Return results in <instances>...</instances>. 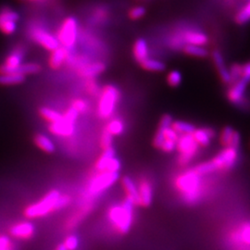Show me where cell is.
Wrapping results in <instances>:
<instances>
[{
  "label": "cell",
  "instance_id": "cell-28",
  "mask_svg": "<svg viewBox=\"0 0 250 250\" xmlns=\"http://www.w3.org/2000/svg\"><path fill=\"white\" fill-rule=\"evenodd\" d=\"M170 127L178 134H192L196 130V128L193 125L180 121L172 122Z\"/></svg>",
  "mask_w": 250,
  "mask_h": 250
},
{
  "label": "cell",
  "instance_id": "cell-21",
  "mask_svg": "<svg viewBox=\"0 0 250 250\" xmlns=\"http://www.w3.org/2000/svg\"><path fill=\"white\" fill-rule=\"evenodd\" d=\"M24 81H25V76L17 72L0 74L1 85H15V84L22 83Z\"/></svg>",
  "mask_w": 250,
  "mask_h": 250
},
{
  "label": "cell",
  "instance_id": "cell-31",
  "mask_svg": "<svg viewBox=\"0 0 250 250\" xmlns=\"http://www.w3.org/2000/svg\"><path fill=\"white\" fill-rule=\"evenodd\" d=\"M185 51L188 55L199 57V58H204L208 55V52L205 48L200 45H187L185 47Z\"/></svg>",
  "mask_w": 250,
  "mask_h": 250
},
{
  "label": "cell",
  "instance_id": "cell-35",
  "mask_svg": "<svg viewBox=\"0 0 250 250\" xmlns=\"http://www.w3.org/2000/svg\"><path fill=\"white\" fill-rule=\"evenodd\" d=\"M112 142H113V136L105 130L101 136V147L104 150L107 149V148L111 147Z\"/></svg>",
  "mask_w": 250,
  "mask_h": 250
},
{
  "label": "cell",
  "instance_id": "cell-18",
  "mask_svg": "<svg viewBox=\"0 0 250 250\" xmlns=\"http://www.w3.org/2000/svg\"><path fill=\"white\" fill-rule=\"evenodd\" d=\"M247 83H248L246 81L241 79L232 86L228 94V98L230 99V101H232V103L241 102L245 95V91L247 88Z\"/></svg>",
  "mask_w": 250,
  "mask_h": 250
},
{
  "label": "cell",
  "instance_id": "cell-46",
  "mask_svg": "<svg viewBox=\"0 0 250 250\" xmlns=\"http://www.w3.org/2000/svg\"><path fill=\"white\" fill-rule=\"evenodd\" d=\"M146 13V9L143 7H136L131 10L130 17L132 19H139L143 17Z\"/></svg>",
  "mask_w": 250,
  "mask_h": 250
},
{
  "label": "cell",
  "instance_id": "cell-30",
  "mask_svg": "<svg viewBox=\"0 0 250 250\" xmlns=\"http://www.w3.org/2000/svg\"><path fill=\"white\" fill-rule=\"evenodd\" d=\"M143 66L144 69L151 72H162L165 70V64L161 62L160 61L157 60H152V59H146L141 63Z\"/></svg>",
  "mask_w": 250,
  "mask_h": 250
},
{
  "label": "cell",
  "instance_id": "cell-13",
  "mask_svg": "<svg viewBox=\"0 0 250 250\" xmlns=\"http://www.w3.org/2000/svg\"><path fill=\"white\" fill-rule=\"evenodd\" d=\"M138 188V194L140 199V205L148 207L152 203L153 199V189L151 184L147 180L140 182Z\"/></svg>",
  "mask_w": 250,
  "mask_h": 250
},
{
  "label": "cell",
  "instance_id": "cell-50",
  "mask_svg": "<svg viewBox=\"0 0 250 250\" xmlns=\"http://www.w3.org/2000/svg\"><path fill=\"white\" fill-rule=\"evenodd\" d=\"M66 250V249H65V248H64V247H63V245H61V246H59V247H58V249H57V250Z\"/></svg>",
  "mask_w": 250,
  "mask_h": 250
},
{
  "label": "cell",
  "instance_id": "cell-1",
  "mask_svg": "<svg viewBox=\"0 0 250 250\" xmlns=\"http://www.w3.org/2000/svg\"><path fill=\"white\" fill-rule=\"evenodd\" d=\"M134 206L126 197L122 205L112 206L108 209V220L118 232L126 233L130 231L134 222Z\"/></svg>",
  "mask_w": 250,
  "mask_h": 250
},
{
  "label": "cell",
  "instance_id": "cell-10",
  "mask_svg": "<svg viewBox=\"0 0 250 250\" xmlns=\"http://www.w3.org/2000/svg\"><path fill=\"white\" fill-rule=\"evenodd\" d=\"M32 37L39 45L44 46L45 49L53 51L60 46L57 37L48 34L44 29L36 28L32 32Z\"/></svg>",
  "mask_w": 250,
  "mask_h": 250
},
{
  "label": "cell",
  "instance_id": "cell-32",
  "mask_svg": "<svg viewBox=\"0 0 250 250\" xmlns=\"http://www.w3.org/2000/svg\"><path fill=\"white\" fill-rule=\"evenodd\" d=\"M234 134V131L231 127H226L224 128L223 133H222V136H221V143L227 146H231L232 145V137Z\"/></svg>",
  "mask_w": 250,
  "mask_h": 250
},
{
  "label": "cell",
  "instance_id": "cell-25",
  "mask_svg": "<svg viewBox=\"0 0 250 250\" xmlns=\"http://www.w3.org/2000/svg\"><path fill=\"white\" fill-rule=\"evenodd\" d=\"M19 19L20 16L18 13L9 7H3L0 9V25L8 21L17 22Z\"/></svg>",
  "mask_w": 250,
  "mask_h": 250
},
{
  "label": "cell",
  "instance_id": "cell-47",
  "mask_svg": "<svg viewBox=\"0 0 250 250\" xmlns=\"http://www.w3.org/2000/svg\"><path fill=\"white\" fill-rule=\"evenodd\" d=\"M172 118L170 115H164L161 118V124H160V128L161 130H165L166 128H169L172 124Z\"/></svg>",
  "mask_w": 250,
  "mask_h": 250
},
{
  "label": "cell",
  "instance_id": "cell-6",
  "mask_svg": "<svg viewBox=\"0 0 250 250\" xmlns=\"http://www.w3.org/2000/svg\"><path fill=\"white\" fill-rule=\"evenodd\" d=\"M77 21L75 19L70 17L63 21L62 25L59 31L57 39L59 43L62 45L63 47H65L66 49H70L75 45L77 39Z\"/></svg>",
  "mask_w": 250,
  "mask_h": 250
},
{
  "label": "cell",
  "instance_id": "cell-51",
  "mask_svg": "<svg viewBox=\"0 0 250 250\" xmlns=\"http://www.w3.org/2000/svg\"><path fill=\"white\" fill-rule=\"evenodd\" d=\"M29 1H32V2H38V1H43V0H29Z\"/></svg>",
  "mask_w": 250,
  "mask_h": 250
},
{
  "label": "cell",
  "instance_id": "cell-33",
  "mask_svg": "<svg viewBox=\"0 0 250 250\" xmlns=\"http://www.w3.org/2000/svg\"><path fill=\"white\" fill-rule=\"evenodd\" d=\"M79 246V239L75 235H69L63 243V247L67 250H75Z\"/></svg>",
  "mask_w": 250,
  "mask_h": 250
},
{
  "label": "cell",
  "instance_id": "cell-12",
  "mask_svg": "<svg viewBox=\"0 0 250 250\" xmlns=\"http://www.w3.org/2000/svg\"><path fill=\"white\" fill-rule=\"evenodd\" d=\"M49 130L52 134L57 136L71 137L75 132V127H74V124L69 123L62 119V121H60L58 123L50 124Z\"/></svg>",
  "mask_w": 250,
  "mask_h": 250
},
{
  "label": "cell",
  "instance_id": "cell-9",
  "mask_svg": "<svg viewBox=\"0 0 250 250\" xmlns=\"http://www.w3.org/2000/svg\"><path fill=\"white\" fill-rule=\"evenodd\" d=\"M24 56V49L21 46L16 47L12 52L7 57L4 64L0 66V74L3 73H12L18 68L21 64H22V59Z\"/></svg>",
  "mask_w": 250,
  "mask_h": 250
},
{
  "label": "cell",
  "instance_id": "cell-27",
  "mask_svg": "<svg viewBox=\"0 0 250 250\" xmlns=\"http://www.w3.org/2000/svg\"><path fill=\"white\" fill-rule=\"evenodd\" d=\"M106 131L111 134L112 136L120 135V134H123L125 131V124L120 119L111 120L107 124Z\"/></svg>",
  "mask_w": 250,
  "mask_h": 250
},
{
  "label": "cell",
  "instance_id": "cell-44",
  "mask_svg": "<svg viewBox=\"0 0 250 250\" xmlns=\"http://www.w3.org/2000/svg\"><path fill=\"white\" fill-rule=\"evenodd\" d=\"M161 148L163 151L168 152V153L173 152L176 148V142L170 141V140H164V142L161 145Z\"/></svg>",
  "mask_w": 250,
  "mask_h": 250
},
{
  "label": "cell",
  "instance_id": "cell-3",
  "mask_svg": "<svg viewBox=\"0 0 250 250\" xmlns=\"http://www.w3.org/2000/svg\"><path fill=\"white\" fill-rule=\"evenodd\" d=\"M61 194L57 190H52L45 195L44 198L39 200L33 205L27 207L24 210V214L29 219L40 218L50 213L55 210L56 202Z\"/></svg>",
  "mask_w": 250,
  "mask_h": 250
},
{
  "label": "cell",
  "instance_id": "cell-11",
  "mask_svg": "<svg viewBox=\"0 0 250 250\" xmlns=\"http://www.w3.org/2000/svg\"><path fill=\"white\" fill-rule=\"evenodd\" d=\"M35 225L30 222H21L14 224L9 232L10 234L19 239H29L35 234Z\"/></svg>",
  "mask_w": 250,
  "mask_h": 250
},
{
  "label": "cell",
  "instance_id": "cell-4",
  "mask_svg": "<svg viewBox=\"0 0 250 250\" xmlns=\"http://www.w3.org/2000/svg\"><path fill=\"white\" fill-rule=\"evenodd\" d=\"M120 99V92L113 85H107L105 87L99 101V115L102 119H108L116 108Z\"/></svg>",
  "mask_w": 250,
  "mask_h": 250
},
{
  "label": "cell",
  "instance_id": "cell-22",
  "mask_svg": "<svg viewBox=\"0 0 250 250\" xmlns=\"http://www.w3.org/2000/svg\"><path fill=\"white\" fill-rule=\"evenodd\" d=\"M213 59H214L216 66L218 68V71L220 72L222 80L224 81V83H230L232 81L231 75H230L229 71L225 67L223 56L221 55V53H219L218 51H215L214 53H213Z\"/></svg>",
  "mask_w": 250,
  "mask_h": 250
},
{
  "label": "cell",
  "instance_id": "cell-39",
  "mask_svg": "<svg viewBox=\"0 0 250 250\" xmlns=\"http://www.w3.org/2000/svg\"><path fill=\"white\" fill-rule=\"evenodd\" d=\"M62 116L65 121L74 124V122L77 120V118L79 116V113L73 107H70L64 114H62Z\"/></svg>",
  "mask_w": 250,
  "mask_h": 250
},
{
  "label": "cell",
  "instance_id": "cell-14",
  "mask_svg": "<svg viewBox=\"0 0 250 250\" xmlns=\"http://www.w3.org/2000/svg\"><path fill=\"white\" fill-rule=\"evenodd\" d=\"M123 186L126 191L127 198L130 199L134 203V205H140L138 188H137V186L134 184V181L130 177L126 176L123 179Z\"/></svg>",
  "mask_w": 250,
  "mask_h": 250
},
{
  "label": "cell",
  "instance_id": "cell-23",
  "mask_svg": "<svg viewBox=\"0 0 250 250\" xmlns=\"http://www.w3.org/2000/svg\"><path fill=\"white\" fill-rule=\"evenodd\" d=\"M35 142L40 149H42L45 152L52 153L55 151V148H56L55 144L49 137H47L45 134H36V137H35Z\"/></svg>",
  "mask_w": 250,
  "mask_h": 250
},
{
  "label": "cell",
  "instance_id": "cell-19",
  "mask_svg": "<svg viewBox=\"0 0 250 250\" xmlns=\"http://www.w3.org/2000/svg\"><path fill=\"white\" fill-rule=\"evenodd\" d=\"M192 135L198 146H207L210 143L214 133L210 129H196Z\"/></svg>",
  "mask_w": 250,
  "mask_h": 250
},
{
  "label": "cell",
  "instance_id": "cell-34",
  "mask_svg": "<svg viewBox=\"0 0 250 250\" xmlns=\"http://www.w3.org/2000/svg\"><path fill=\"white\" fill-rule=\"evenodd\" d=\"M250 4H247L246 7L244 9H242L241 11L238 13L237 17H236V21L239 22V23H246L249 21L250 20Z\"/></svg>",
  "mask_w": 250,
  "mask_h": 250
},
{
  "label": "cell",
  "instance_id": "cell-24",
  "mask_svg": "<svg viewBox=\"0 0 250 250\" xmlns=\"http://www.w3.org/2000/svg\"><path fill=\"white\" fill-rule=\"evenodd\" d=\"M114 157H115V150L112 147L105 149L102 153V155L100 156L99 161H97V164H96L97 170H99L100 172L105 171L108 162Z\"/></svg>",
  "mask_w": 250,
  "mask_h": 250
},
{
  "label": "cell",
  "instance_id": "cell-20",
  "mask_svg": "<svg viewBox=\"0 0 250 250\" xmlns=\"http://www.w3.org/2000/svg\"><path fill=\"white\" fill-rule=\"evenodd\" d=\"M134 54L135 60L138 62L142 63L148 59V45L144 39H139L134 44Z\"/></svg>",
  "mask_w": 250,
  "mask_h": 250
},
{
  "label": "cell",
  "instance_id": "cell-15",
  "mask_svg": "<svg viewBox=\"0 0 250 250\" xmlns=\"http://www.w3.org/2000/svg\"><path fill=\"white\" fill-rule=\"evenodd\" d=\"M182 37L184 42L188 45L202 46L208 42V37L203 33L197 31H188Z\"/></svg>",
  "mask_w": 250,
  "mask_h": 250
},
{
  "label": "cell",
  "instance_id": "cell-41",
  "mask_svg": "<svg viewBox=\"0 0 250 250\" xmlns=\"http://www.w3.org/2000/svg\"><path fill=\"white\" fill-rule=\"evenodd\" d=\"M71 197L69 196H60V197L58 198L57 202H56V207H55V210L57 209H61L65 208L66 206L69 205L71 203Z\"/></svg>",
  "mask_w": 250,
  "mask_h": 250
},
{
  "label": "cell",
  "instance_id": "cell-38",
  "mask_svg": "<svg viewBox=\"0 0 250 250\" xmlns=\"http://www.w3.org/2000/svg\"><path fill=\"white\" fill-rule=\"evenodd\" d=\"M121 169V161H119V159L117 158H112L110 161L108 162V164L106 167L105 171L108 172H119V170Z\"/></svg>",
  "mask_w": 250,
  "mask_h": 250
},
{
  "label": "cell",
  "instance_id": "cell-7",
  "mask_svg": "<svg viewBox=\"0 0 250 250\" xmlns=\"http://www.w3.org/2000/svg\"><path fill=\"white\" fill-rule=\"evenodd\" d=\"M119 172L102 171L91 180L88 190L90 194L97 195L115 184L119 179Z\"/></svg>",
  "mask_w": 250,
  "mask_h": 250
},
{
  "label": "cell",
  "instance_id": "cell-5",
  "mask_svg": "<svg viewBox=\"0 0 250 250\" xmlns=\"http://www.w3.org/2000/svg\"><path fill=\"white\" fill-rule=\"evenodd\" d=\"M176 148L180 152L179 163L182 166H186L197 154L198 145L192 134H182L176 141Z\"/></svg>",
  "mask_w": 250,
  "mask_h": 250
},
{
  "label": "cell",
  "instance_id": "cell-16",
  "mask_svg": "<svg viewBox=\"0 0 250 250\" xmlns=\"http://www.w3.org/2000/svg\"><path fill=\"white\" fill-rule=\"evenodd\" d=\"M68 49L63 46H59L52 51L49 59V65L52 69H59L68 58Z\"/></svg>",
  "mask_w": 250,
  "mask_h": 250
},
{
  "label": "cell",
  "instance_id": "cell-48",
  "mask_svg": "<svg viewBox=\"0 0 250 250\" xmlns=\"http://www.w3.org/2000/svg\"><path fill=\"white\" fill-rule=\"evenodd\" d=\"M164 140H165V138L163 135V132L159 129V131L157 132V134L155 135V138H154V146L156 147L161 148V145L164 142Z\"/></svg>",
  "mask_w": 250,
  "mask_h": 250
},
{
  "label": "cell",
  "instance_id": "cell-2",
  "mask_svg": "<svg viewBox=\"0 0 250 250\" xmlns=\"http://www.w3.org/2000/svg\"><path fill=\"white\" fill-rule=\"evenodd\" d=\"M175 187L188 203H196L201 196V176L195 170L179 175Z\"/></svg>",
  "mask_w": 250,
  "mask_h": 250
},
{
  "label": "cell",
  "instance_id": "cell-29",
  "mask_svg": "<svg viewBox=\"0 0 250 250\" xmlns=\"http://www.w3.org/2000/svg\"><path fill=\"white\" fill-rule=\"evenodd\" d=\"M40 71H41V66L39 64L25 63V64H21L14 72H17L25 76L26 74H35Z\"/></svg>",
  "mask_w": 250,
  "mask_h": 250
},
{
  "label": "cell",
  "instance_id": "cell-36",
  "mask_svg": "<svg viewBox=\"0 0 250 250\" xmlns=\"http://www.w3.org/2000/svg\"><path fill=\"white\" fill-rule=\"evenodd\" d=\"M182 82V75L178 71H172L168 75V83L171 86H178Z\"/></svg>",
  "mask_w": 250,
  "mask_h": 250
},
{
  "label": "cell",
  "instance_id": "cell-40",
  "mask_svg": "<svg viewBox=\"0 0 250 250\" xmlns=\"http://www.w3.org/2000/svg\"><path fill=\"white\" fill-rule=\"evenodd\" d=\"M161 131L163 132L165 140H170V141H173V142H176L178 140L179 134L171 127L166 128L165 130H161Z\"/></svg>",
  "mask_w": 250,
  "mask_h": 250
},
{
  "label": "cell",
  "instance_id": "cell-17",
  "mask_svg": "<svg viewBox=\"0 0 250 250\" xmlns=\"http://www.w3.org/2000/svg\"><path fill=\"white\" fill-rule=\"evenodd\" d=\"M104 71H105V65L103 63L96 62L83 65L79 70V73L83 77L94 78Z\"/></svg>",
  "mask_w": 250,
  "mask_h": 250
},
{
  "label": "cell",
  "instance_id": "cell-37",
  "mask_svg": "<svg viewBox=\"0 0 250 250\" xmlns=\"http://www.w3.org/2000/svg\"><path fill=\"white\" fill-rule=\"evenodd\" d=\"M72 107H73L78 113H81V112H84L88 108V104L83 99H75L72 102Z\"/></svg>",
  "mask_w": 250,
  "mask_h": 250
},
{
  "label": "cell",
  "instance_id": "cell-49",
  "mask_svg": "<svg viewBox=\"0 0 250 250\" xmlns=\"http://www.w3.org/2000/svg\"><path fill=\"white\" fill-rule=\"evenodd\" d=\"M242 79L249 83L250 79V64H247L245 67H243V72H242Z\"/></svg>",
  "mask_w": 250,
  "mask_h": 250
},
{
  "label": "cell",
  "instance_id": "cell-43",
  "mask_svg": "<svg viewBox=\"0 0 250 250\" xmlns=\"http://www.w3.org/2000/svg\"><path fill=\"white\" fill-rule=\"evenodd\" d=\"M240 238L242 241L246 243L247 245H250V224H246L243 227L241 232H240Z\"/></svg>",
  "mask_w": 250,
  "mask_h": 250
},
{
  "label": "cell",
  "instance_id": "cell-8",
  "mask_svg": "<svg viewBox=\"0 0 250 250\" xmlns=\"http://www.w3.org/2000/svg\"><path fill=\"white\" fill-rule=\"evenodd\" d=\"M238 157L237 148L227 146L210 161L214 170H229L235 164Z\"/></svg>",
  "mask_w": 250,
  "mask_h": 250
},
{
  "label": "cell",
  "instance_id": "cell-26",
  "mask_svg": "<svg viewBox=\"0 0 250 250\" xmlns=\"http://www.w3.org/2000/svg\"><path fill=\"white\" fill-rule=\"evenodd\" d=\"M40 115L43 117L45 121L49 122L50 124L58 123L63 119L62 113H60L54 109H51V108H48V107H42L40 109Z\"/></svg>",
  "mask_w": 250,
  "mask_h": 250
},
{
  "label": "cell",
  "instance_id": "cell-42",
  "mask_svg": "<svg viewBox=\"0 0 250 250\" xmlns=\"http://www.w3.org/2000/svg\"><path fill=\"white\" fill-rule=\"evenodd\" d=\"M0 250H13V245L9 237L0 235Z\"/></svg>",
  "mask_w": 250,
  "mask_h": 250
},
{
  "label": "cell",
  "instance_id": "cell-45",
  "mask_svg": "<svg viewBox=\"0 0 250 250\" xmlns=\"http://www.w3.org/2000/svg\"><path fill=\"white\" fill-rule=\"evenodd\" d=\"M242 72H243V67L242 66L238 65V64L233 65L231 72H230L231 79H238L239 77H242Z\"/></svg>",
  "mask_w": 250,
  "mask_h": 250
}]
</instances>
